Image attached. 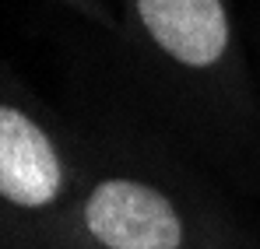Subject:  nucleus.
I'll return each mask as SVG.
<instances>
[{"mask_svg": "<svg viewBox=\"0 0 260 249\" xmlns=\"http://www.w3.org/2000/svg\"><path fill=\"white\" fill-rule=\"evenodd\" d=\"M81 228L99 249L186 246V225L176 204L137 179H102L85 197Z\"/></svg>", "mask_w": 260, "mask_h": 249, "instance_id": "f257e3e1", "label": "nucleus"}, {"mask_svg": "<svg viewBox=\"0 0 260 249\" xmlns=\"http://www.w3.org/2000/svg\"><path fill=\"white\" fill-rule=\"evenodd\" d=\"M141 32L169 60L204 70L229 53V11L221 0H130Z\"/></svg>", "mask_w": 260, "mask_h": 249, "instance_id": "f03ea898", "label": "nucleus"}, {"mask_svg": "<svg viewBox=\"0 0 260 249\" xmlns=\"http://www.w3.org/2000/svg\"><path fill=\"white\" fill-rule=\"evenodd\" d=\"M63 190V165L53 140L21 109L0 113V193L18 210H43Z\"/></svg>", "mask_w": 260, "mask_h": 249, "instance_id": "7ed1b4c3", "label": "nucleus"}]
</instances>
